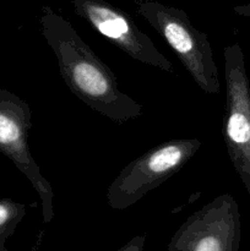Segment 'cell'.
<instances>
[{
  "label": "cell",
  "mask_w": 250,
  "mask_h": 251,
  "mask_svg": "<svg viewBox=\"0 0 250 251\" xmlns=\"http://www.w3.org/2000/svg\"><path fill=\"white\" fill-rule=\"evenodd\" d=\"M39 21L42 34L55 55L59 73L74 96L118 124L142 114V105L119 90L114 73L83 42L70 21L47 5L42 7Z\"/></svg>",
  "instance_id": "6da1fadb"
},
{
  "label": "cell",
  "mask_w": 250,
  "mask_h": 251,
  "mask_svg": "<svg viewBox=\"0 0 250 251\" xmlns=\"http://www.w3.org/2000/svg\"><path fill=\"white\" fill-rule=\"evenodd\" d=\"M136 11L167 42L202 92L220 93L218 69L208 36L191 24L184 10L154 0H139Z\"/></svg>",
  "instance_id": "7a4b0ae2"
},
{
  "label": "cell",
  "mask_w": 250,
  "mask_h": 251,
  "mask_svg": "<svg viewBox=\"0 0 250 251\" xmlns=\"http://www.w3.org/2000/svg\"><path fill=\"white\" fill-rule=\"evenodd\" d=\"M198 139H175L152 147L124 167L112 181L105 200L113 210L122 211L178 173L200 150Z\"/></svg>",
  "instance_id": "3957f363"
},
{
  "label": "cell",
  "mask_w": 250,
  "mask_h": 251,
  "mask_svg": "<svg viewBox=\"0 0 250 251\" xmlns=\"http://www.w3.org/2000/svg\"><path fill=\"white\" fill-rule=\"evenodd\" d=\"M225 108L223 140L228 156L250 196V82L239 44L223 49Z\"/></svg>",
  "instance_id": "277c9868"
},
{
  "label": "cell",
  "mask_w": 250,
  "mask_h": 251,
  "mask_svg": "<svg viewBox=\"0 0 250 251\" xmlns=\"http://www.w3.org/2000/svg\"><path fill=\"white\" fill-rule=\"evenodd\" d=\"M32 112L28 103L10 91L0 88V153L12 162L36 190L46 223L54 217V191L44 178L29 150Z\"/></svg>",
  "instance_id": "5b68a950"
},
{
  "label": "cell",
  "mask_w": 250,
  "mask_h": 251,
  "mask_svg": "<svg viewBox=\"0 0 250 251\" xmlns=\"http://www.w3.org/2000/svg\"><path fill=\"white\" fill-rule=\"evenodd\" d=\"M242 223L237 201L222 194L189 216L175 230L168 251H239Z\"/></svg>",
  "instance_id": "8992f818"
},
{
  "label": "cell",
  "mask_w": 250,
  "mask_h": 251,
  "mask_svg": "<svg viewBox=\"0 0 250 251\" xmlns=\"http://www.w3.org/2000/svg\"><path fill=\"white\" fill-rule=\"evenodd\" d=\"M71 2L77 16L130 58L159 70L174 73L171 61L124 10L107 0H71Z\"/></svg>",
  "instance_id": "52a82bcc"
},
{
  "label": "cell",
  "mask_w": 250,
  "mask_h": 251,
  "mask_svg": "<svg viewBox=\"0 0 250 251\" xmlns=\"http://www.w3.org/2000/svg\"><path fill=\"white\" fill-rule=\"evenodd\" d=\"M25 203L11 199L0 200V251H6V242L15 233L17 226L26 216Z\"/></svg>",
  "instance_id": "ba28073f"
},
{
  "label": "cell",
  "mask_w": 250,
  "mask_h": 251,
  "mask_svg": "<svg viewBox=\"0 0 250 251\" xmlns=\"http://www.w3.org/2000/svg\"><path fill=\"white\" fill-rule=\"evenodd\" d=\"M145 243H146V235H136L117 251H145Z\"/></svg>",
  "instance_id": "9c48e42d"
}]
</instances>
